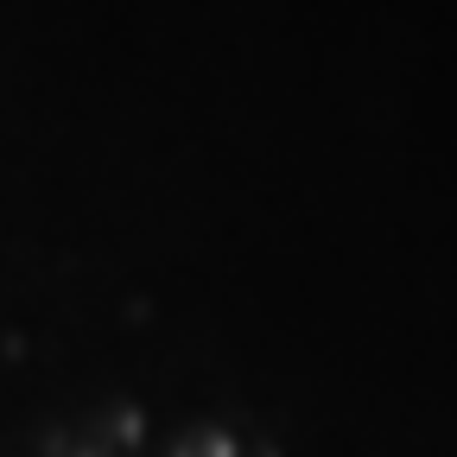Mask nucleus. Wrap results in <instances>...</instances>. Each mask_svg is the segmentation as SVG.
Masks as SVG:
<instances>
[]
</instances>
